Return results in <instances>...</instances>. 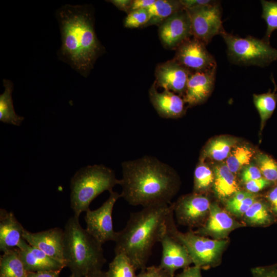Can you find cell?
Wrapping results in <instances>:
<instances>
[{
	"label": "cell",
	"mask_w": 277,
	"mask_h": 277,
	"mask_svg": "<svg viewBox=\"0 0 277 277\" xmlns=\"http://www.w3.org/2000/svg\"><path fill=\"white\" fill-rule=\"evenodd\" d=\"M243 226L217 204L211 203L206 222L194 232L201 236H209L213 239L223 240L227 238L232 230Z\"/></svg>",
	"instance_id": "cell-14"
},
{
	"label": "cell",
	"mask_w": 277,
	"mask_h": 277,
	"mask_svg": "<svg viewBox=\"0 0 277 277\" xmlns=\"http://www.w3.org/2000/svg\"><path fill=\"white\" fill-rule=\"evenodd\" d=\"M69 277H76V276H74V275H72V274H71V275L69 276Z\"/></svg>",
	"instance_id": "cell-47"
},
{
	"label": "cell",
	"mask_w": 277,
	"mask_h": 277,
	"mask_svg": "<svg viewBox=\"0 0 277 277\" xmlns=\"http://www.w3.org/2000/svg\"><path fill=\"white\" fill-rule=\"evenodd\" d=\"M271 183V182L262 177L259 179L246 182L245 184L247 191L255 193L269 186Z\"/></svg>",
	"instance_id": "cell-36"
},
{
	"label": "cell",
	"mask_w": 277,
	"mask_h": 277,
	"mask_svg": "<svg viewBox=\"0 0 277 277\" xmlns=\"http://www.w3.org/2000/svg\"><path fill=\"white\" fill-rule=\"evenodd\" d=\"M173 203L147 207L130 214L125 228L117 232L115 254L122 253L136 270L144 269L157 242H161L173 218Z\"/></svg>",
	"instance_id": "cell-3"
},
{
	"label": "cell",
	"mask_w": 277,
	"mask_h": 277,
	"mask_svg": "<svg viewBox=\"0 0 277 277\" xmlns=\"http://www.w3.org/2000/svg\"><path fill=\"white\" fill-rule=\"evenodd\" d=\"M168 229L186 247L194 266L207 269L220 264L227 240L210 239L192 231L182 232L177 230L174 219L170 221Z\"/></svg>",
	"instance_id": "cell-7"
},
{
	"label": "cell",
	"mask_w": 277,
	"mask_h": 277,
	"mask_svg": "<svg viewBox=\"0 0 277 277\" xmlns=\"http://www.w3.org/2000/svg\"><path fill=\"white\" fill-rule=\"evenodd\" d=\"M27 272L17 248L3 252L0 259V277H27Z\"/></svg>",
	"instance_id": "cell-24"
},
{
	"label": "cell",
	"mask_w": 277,
	"mask_h": 277,
	"mask_svg": "<svg viewBox=\"0 0 277 277\" xmlns=\"http://www.w3.org/2000/svg\"><path fill=\"white\" fill-rule=\"evenodd\" d=\"M61 270L28 272L27 277H60Z\"/></svg>",
	"instance_id": "cell-43"
},
{
	"label": "cell",
	"mask_w": 277,
	"mask_h": 277,
	"mask_svg": "<svg viewBox=\"0 0 277 277\" xmlns=\"http://www.w3.org/2000/svg\"><path fill=\"white\" fill-rule=\"evenodd\" d=\"M216 68L190 72L183 95L185 103L193 106L207 99L214 88Z\"/></svg>",
	"instance_id": "cell-16"
},
{
	"label": "cell",
	"mask_w": 277,
	"mask_h": 277,
	"mask_svg": "<svg viewBox=\"0 0 277 277\" xmlns=\"http://www.w3.org/2000/svg\"><path fill=\"white\" fill-rule=\"evenodd\" d=\"M268 204L274 216L277 219V186L271 189L267 195Z\"/></svg>",
	"instance_id": "cell-40"
},
{
	"label": "cell",
	"mask_w": 277,
	"mask_h": 277,
	"mask_svg": "<svg viewBox=\"0 0 277 277\" xmlns=\"http://www.w3.org/2000/svg\"><path fill=\"white\" fill-rule=\"evenodd\" d=\"M78 217L67 221L64 229L63 254L64 263L76 277H86L102 270L106 260L102 244L84 229Z\"/></svg>",
	"instance_id": "cell-4"
},
{
	"label": "cell",
	"mask_w": 277,
	"mask_h": 277,
	"mask_svg": "<svg viewBox=\"0 0 277 277\" xmlns=\"http://www.w3.org/2000/svg\"><path fill=\"white\" fill-rule=\"evenodd\" d=\"M156 0H134L132 1V4L131 8V11L147 9L152 5H153ZM130 11V12H131Z\"/></svg>",
	"instance_id": "cell-44"
},
{
	"label": "cell",
	"mask_w": 277,
	"mask_h": 277,
	"mask_svg": "<svg viewBox=\"0 0 277 277\" xmlns=\"http://www.w3.org/2000/svg\"><path fill=\"white\" fill-rule=\"evenodd\" d=\"M174 277H202L201 269L195 266H189Z\"/></svg>",
	"instance_id": "cell-41"
},
{
	"label": "cell",
	"mask_w": 277,
	"mask_h": 277,
	"mask_svg": "<svg viewBox=\"0 0 277 277\" xmlns=\"http://www.w3.org/2000/svg\"><path fill=\"white\" fill-rule=\"evenodd\" d=\"M159 34L162 45L166 48L176 49L192 36L191 22L185 9L179 11L159 25Z\"/></svg>",
	"instance_id": "cell-12"
},
{
	"label": "cell",
	"mask_w": 277,
	"mask_h": 277,
	"mask_svg": "<svg viewBox=\"0 0 277 277\" xmlns=\"http://www.w3.org/2000/svg\"><path fill=\"white\" fill-rule=\"evenodd\" d=\"M236 141L227 136L211 140L206 145L202 153V159L209 158L217 161L227 159L235 145Z\"/></svg>",
	"instance_id": "cell-25"
},
{
	"label": "cell",
	"mask_w": 277,
	"mask_h": 277,
	"mask_svg": "<svg viewBox=\"0 0 277 277\" xmlns=\"http://www.w3.org/2000/svg\"><path fill=\"white\" fill-rule=\"evenodd\" d=\"M188 69L174 60L159 64L155 71L156 85L183 96L190 73Z\"/></svg>",
	"instance_id": "cell-15"
},
{
	"label": "cell",
	"mask_w": 277,
	"mask_h": 277,
	"mask_svg": "<svg viewBox=\"0 0 277 277\" xmlns=\"http://www.w3.org/2000/svg\"><path fill=\"white\" fill-rule=\"evenodd\" d=\"M253 154L252 150L246 146L237 147L227 158L226 165L232 173H236L249 164Z\"/></svg>",
	"instance_id": "cell-30"
},
{
	"label": "cell",
	"mask_w": 277,
	"mask_h": 277,
	"mask_svg": "<svg viewBox=\"0 0 277 277\" xmlns=\"http://www.w3.org/2000/svg\"><path fill=\"white\" fill-rule=\"evenodd\" d=\"M213 181V172L207 165L200 162L194 172V192L203 194L212 186Z\"/></svg>",
	"instance_id": "cell-31"
},
{
	"label": "cell",
	"mask_w": 277,
	"mask_h": 277,
	"mask_svg": "<svg viewBox=\"0 0 277 277\" xmlns=\"http://www.w3.org/2000/svg\"><path fill=\"white\" fill-rule=\"evenodd\" d=\"M175 50L173 60L191 72L206 71L217 67L216 61L206 49V45L193 36Z\"/></svg>",
	"instance_id": "cell-11"
},
{
	"label": "cell",
	"mask_w": 277,
	"mask_h": 277,
	"mask_svg": "<svg viewBox=\"0 0 277 277\" xmlns=\"http://www.w3.org/2000/svg\"><path fill=\"white\" fill-rule=\"evenodd\" d=\"M160 243L162 254L159 266L172 277L176 270L184 269L193 263L186 247L169 231L168 227Z\"/></svg>",
	"instance_id": "cell-13"
},
{
	"label": "cell",
	"mask_w": 277,
	"mask_h": 277,
	"mask_svg": "<svg viewBox=\"0 0 277 277\" xmlns=\"http://www.w3.org/2000/svg\"><path fill=\"white\" fill-rule=\"evenodd\" d=\"M149 21V14L146 9L131 11L125 18L124 26L128 28L144 27Z\"/></svg>",
	"instance_id": "cell-34"
},
{
	"label": "cell",
	"mask_w": 277,
	"mask_h": 277,
	"mask_svg": "<svg viewBox=\"0 0 277 277\" xmlns=\"http://www.w3.org/2000/svg\"><path fill=\"white\" fill-rule=\"evenodd\" d=\"M120 197L121 194L112 191L99 208L93 210L89 209L86 212V229L102 244L116 240L117 232L114 230L112 213L114 204Z\"/></svg>",
	"instance_id": "cell-9"
},
{
	"label": "cell",
	"mask_w": 277,
	"mask_h": 277,
	"mask_svg": "<svg viewBox=\"0 0 277 277\" xmlns=\"http://www.w3.org/2000/svg\"><path fill=\"white\" fill-rule=\"evenodd\" d=\"M213 190L221 200H228L239 191L236 179L226 165H219L214 168Z\"/></svg>",
	"instance_id": "cell-21"
},
{
	"label": "cell",
	"mask_w": 277,
	"mask_h": 277,
	"mask_svg": "<svg viewBox=\"0 0 277 277\" xmlns=\"http://www.w3.org/2000/svg\"><path fill=\"white\" fill-rule=\"evenodd\" d=\"M248 224L256 226H267L275 221L268 203L256 200L243 215Z\"/></svg>",
	"instance_id": "cell-26"
},
{
	"label": "cell",
	"mask_w": 277,
	"mask_h": 277,
	"mask_svg": "<svg viewBox=\"0 0 277 277\" xmlns=\"http://www.w3.org/2000/svg\"><path fill=\"white\" fill-rule=\"evenodd\" d=\"M184 9L180 1L156 0L155 3L147 9L149 21L144 27L160 25L174 13Z\"/></svg>",
	"instance_id": "cell-23"
},
{
	"label": "cell",
	"mask_w": 277,
	"mask_h": 277,
	"mask_svg": "<svg viewBox=\"0 0 277 277\" xmlns=\"http://www.w3.org/2000/svg\"><path fill=\"white\" fill-rule=\"evenodd\" d=\"M262 176L271 183L277 182V163L266 154L259 153L256 157Z\"/></svg>",
	"instance_id": "cell-33"
},
{
	"label": "cell",
	"mask_w": 277,
	"mask_h": 277,
	"mask_svg": "<svg viewBox=\"0 0 277 277\" xmlns=\"http://www.w3.org/2000/svg\"><path fill=\"white\" fill-rule=\"evenodd\" d=\"M55 16L61 33L58 59L88 77L96 60L104 52L95 31L90 6L65 4L56 10Z\"/></svg>",
	"instance_id": "cell-1"
},
{
	"label": "cell",
	"mask_w": 277,
	"mask_h": 277,
	"mask_svg": "<svg viewBox=\"0 0 277 277\" xmlns=\"http://www.w3.org/2000/svg\"><path fill=\"white\" fill-rule=\"evenodd\" d=\"M190 17L193 37L206 45L224 29L222 21L220 2L217 4L191 10H186Z\"/></svg>",
	"instance_id": "cell-8"
},
{
	"label": "cell",
	"mask_w": 277,
	"mask_h": 277,
	"mask_svg": "<svg viewBox=\"0 0 277 277\" xmlns=\"http://www.w3.org/2000/svg\"><path fill=\"white\" fill-rule=\"evenodd\" d=\"M19 257L28 272L62 270L65 264L30 245L24 240L17 248Z\"/></svg>",
	"instance_id": "cell-19"
},
{
	"label": "cell",
	"mask_w": 277,
	"mask_h": 277,
	"mask_svg": "<svg viewBox=\"0 0 277 277\" xmlns=\"http://www.w3.org/2000/svg\"><path fill=\"white\" fill-rule=\"evenodd\" d=\"M132 1L131 0H110L108 1L112 3L116 8L121 11L127 12L128 14L131 11Z\"/></svg>",
	"instance_id": "cell-42"
},
{
	"label": "cell",
	"mask_w": 277,
	"mask_h": 277,
	"mask_svg": "<svg viewBox=\"0 0 277 277\" xmlns=\"http://www.w3.org/2000/svg\"><path fill=\"white\" fill-rule=\"evenodd\" d=\"M220 35L226 43L228 59L234 64L263 67L277 61V49L263 39L252 36L241 37L224 29Z\"/></svg>",
	"instance_id": "cell-6"
},
{
	"label": "cell",
	"mask_w": 277,
	"mask_h": 277,
	"mask_svg": "<svg viewBox=\"0 0 277 277\" xmlns=\"http://www.w3.org/2000/svg\"><path fill=\"white\" fill-rule=\"evenodd\" d=\"M253 103L260 114L261 129L266 121L271 116L276 107L277 94L275 91L253 95Z\"/></svg>",
	"instance_id": "cell-29"
},
{
	"label": "cell",
	"mask_w": 277,
	"mask_h": 277,
	"mask_svg": "<svg viewBox=\"0 0 277 277\" xmlns=\"http://www.w3.org/2000/svg\"><path fill=\"white\" fill-rule=\"evenodd\" d=\"M149 95L151 103L161 117L176 118L185 113L184 99L179 95L168 90L158 92L155 82L150 88Z\"/></svg>",
	"instance_id": "cell-18"
},
{
	"label": "cell",
	"mask_w": 277,
	"mask_h": 277,
	"mask_svg": "<svg viewBox=\"0 0 277 277\" xmlns=\"http://www.w3.org/2000/svg\"><path fill=\"white\" fill-rule=\"evenodd\" d=\"M256 200L254 193L247 191H238L226 202V209L232 214L241 216Z\"/></svg>",
	"instance_id": "cell-27"
},
{
	"label": "cell",
	"mask_w": 277,
	"mask_h": 277,
	"mask_svg": "<svg viewBox=\"0 0 277 277\" xmlns=\"http://www.w3.org/2000/svg\"><path fill=\"white\" fill-rule=\"evenodd\" d=\"M4 92L0 95V121L3 123L19 126L24 117L17 115L14 110L12 94L13 84L9 80L4 79Z\"/></svg>",
	"instance_id": "cell-22"
},
{
	"label": "cell",
	"mask_w": 277,
	"mask_h": 277,
	"mask_svg": "<svg viewBox=\"0 0 277 277\" xmlns=\"http://www.w3.org/2000/svg\"><path fill=\"white\" fill-rule=\"evenodd\" d=\"M86 277H106L105 272L102 270L91 273Z\"/></svg>",
	"instance_id": "cell-45"
},
{
	"label": "cell",
	"mask_w": 277,
	"mask_h": 277,
	"mask_svg": "<svg viewBox=\"0 0 277 277\" xmlns=\"http://www.w3.org/2000/svg\"><path fill=\"white\" fill-rule=\"evenodd\" d=\"M145 269L141 270L138 274H136V277H144Z\"/></svg>",
	"instance_id": "cell-46"
},
{
	"label": "cell",
	"mask_w": 277,
	"mask_h": 277,
	"mask_svg": "<svg viewBox=\"0 0 277 277\" xmlns=\"http://www.w3.org/2000/svg\"><path fill=\"white\" fill-rule=\"evenodd\" d=\"M144 277H172L167 271L159 266H151L145 268Z\"/></svg>",
	"instance_id": "cell-39"
},
{
	"label": "cell",
	"mask_w": 277,
	"mask_h": 277,
	"mask_svg": "<svg viewBox=\"0 0 277 277\" xmlns=\"http://www.w3.org/2000/svg\"><path fill=\"white\" fill-rule=\"evenodd\" d=\"M262 17L265 21L267 28L263 39L270 44L272 33L277 30V1H261Z\"/></svg>",
	"instance_id": "cell-32"
},
{
	"label": "cell",
	"mask_w": 277,
	"mask_h": 277,
	"mask_svg": "<svg viewBox=\"0 0 277 277\" xmlns=\"http://www.w3.org/2000/svg\"><path fill=\"white\" fill-rule=\"evenodd\" d=\"M241 176L242 180L245 183L263 177L259 168L253 165H248L245 167Z\"/></svg>",
	"instance_id": "cell-37"
},
{
	"label": "cell",
	"mask_w": 277,
	"mask_h": 277,
	"mask_svg": "<svg viewBox=\"0 0 277 277\" xmlns=\"http://www.w3.org/2000/svg\"><path fill=\"white\" fill-rule=\"evenodd\" d=\"M114 171L106 166L88 165L78 170L70 182V205L74 215L79 217L83 212L89 209L91 203L105 191L112 192L120 185Z\"/></svg>",
	"instance_id": "cell-5"
},
{
	"label": "cell",
	"mask_w": 277,
	"mask_h": 277,
	"mask_svg": "<svg viewBox=\"0 0 277 277\" xmlns=\"http://www.w3.org/2000/svg\"><path fill=\"white\" fill-rule=\"evenodd\" d=\"M121 196L130 205L149 206L171 203L179 188V179L167 164L154 156L142 157L121 164Z\"/></svg>",
	"instance_id": "cell-2"
},
{
	"label": "cell",
	"mask_w": 277,
	"mask_h": 277,
	"mask_svg": "<svg viewBox=\"0 0 277 277\" xmlns=\"http://www.w3.org/2000/svg\"><path fill=\"white\" fill-rule=\"evenodd\" d=\"M23 237L30 245L64 263L63 254L64 230L55 227L32 232L25 229Z\"/></svg>",
	"instance_id": "cell-17"
},
{
	"label": "cell",
	"mask_w": 277,
	"mask_h": 277,
	"mask_svg": "<svg viewBox=\"0 0 277 277\" xmlns=\"http://www.w3.org/2000/svg\"><path fill=\"white\" fill-rule=\"evenodd\" d=\"M25 228L12 212L0 209V250L3 252L18 248L25 240Z\"/></svg>",
	"instance_id": "cell-20"
},
{
	"label": "cell",
	"mask_w": 277,
	"mask_h": 277,
	"mask_svg": "<svg viewBox=\"0 0 277 277\" xmlns=\"http://www.w3.org/2000/svg\"><path fill=\"white\" fill-rule=\"evenodd\" d=\"M136 270L129 258L124 254L119 253L115 254L105 274L106 277H136Z\"/></svg>",
	"instance_id": "cell-28"
},
{
	"label": "cell",
	"mask_w": 277,
	"mask_h": 277,
	"mask_svg": "<svg viewBox=\"0 0 277 277\" xmlns=\"http://www.w3.org/2000/svg\"><path fill=\"white\" fill-rule=\"evenodd\" d=\"M251 272L252 277H277V263L254 267L251 269Z\"/></svg>",
	"instance_id": "cell-35"
},
{
	"label": "cell",
	"mask_w": 277,
	"mask_h": 277,
	"mask_svg": "<svg viewBox=\"0 0 277 277\" xmlns=\"http://www.w3.org/2000/svg\"><path fill=\"white\" fill-rule=\"evenodd\" d=\"M211 203L203 193H194L180 197L173 203L177 223L190 228L202 226L209 213Z\"/></svg>",
	"instance_id": "cell-10"
},
{
	"label": "cell",
	"mask_w": 277,
	"mask_h": 277,
	"mask_svg": "<svg viewBox=\"0 0 277 277\" xmlns=\"http://www.w3.org/2000/svg\"><path fill=\"white\" fill-rule=\"evenodd\" d=\"M180 2L185 10H191L214 5L220 2V1L214 0H180Z\"/></svg>",
	"instance_id": "cell-38"
}]
</instances>
